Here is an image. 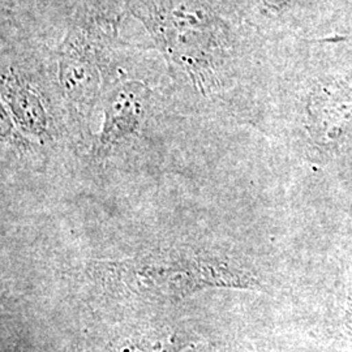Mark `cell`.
<instances>
[{
  "label": "cell",
  "instance_id": "277c9868",
  "mask_svg": "<svg viewBox=\"0 0 352 352\" xmlns=\"http://www.w3.org/2000/svg\"><path fill=\"white\" fill-rule=\"evenodd\" d=\"M149 90L135 80H115L107 87L101 148H110L139 129Z\"/></svg>",
  "mask_w": 352,
  "mask_h": 352
},
{
  "label": "cell",
  "instance_id": "6da1fadb",
  "mask_svg": "<svg viewBox=\"0 0 352 352\" xmlns=\"http://www.w3.org/2000/svg\"><path fill=\"white\" fill-rule=\"evenodd\" d=\"M164 56L205 93L227 45V28L205 0H124Z\"/></svg>",
  "mask_w": 352,
  "mask_h": 352
},
{
  "label": "cell",
  "instance_id": "5b68a950",
  "mask_svg": "<svg viewBox=\"0 0 352 352\" xmlns=\"http://www.w3.org/2000/svg\"><path fill=\"white\" fill-rule=\"evenodd\" d=\"M3 98L23 131L41 138L47 132L46 110L37 90L14 72L3 74Z\"/></svg>",
  "mask_w": 352,
  "mask_h": 352
},
{
  "label": "cell",
  "instance_id": "8992f818",
  "mask_svg": "<svg viewBox=\"0 0 352 352\" xmlns=\"http://www.w3.org/2000/svg\"><path fill=\"white\" fill-rule=\"evenodd\" d=\"M183 349V340L176 336H167L162 340H144L128 344L122 352H179Z\"/></svg>",
  "mask_w": 352,
  "mask_h": 352
},
{
  "label": "cell",
  "instance_id": "3957f363",
  "mask_svg": "<svg viewBox=\"0 0 352 352\" xmlns=\"http://www.w3.org/2000/svg\"><path fill=\"white\" fill-rule=\"evenodd\" d=\"M106 29L96 14L71 26L58 51V78L69 100L88 103L100 88L102 45Z\"/></svg>",
  "mask_w": 352,
  "mask_h": 352
},
{
  "label": "cell",
  "instance_id": "7a4b0ae2",
  "mask_svg": "<svg viewBox=\"0 0 352 352\" xmlns=\"http://www.w3.org/2000/svg\"><path fill=\"white\" fill-rule=\"evenodd\" d=\"M106 276L136 295L174 299L208 287L258 289L260 280L244 266L208 253L164 251L113 263Z\"/></svg>",
  "mask_w": 352,
  "mask_h": 352
}]
</instances>
